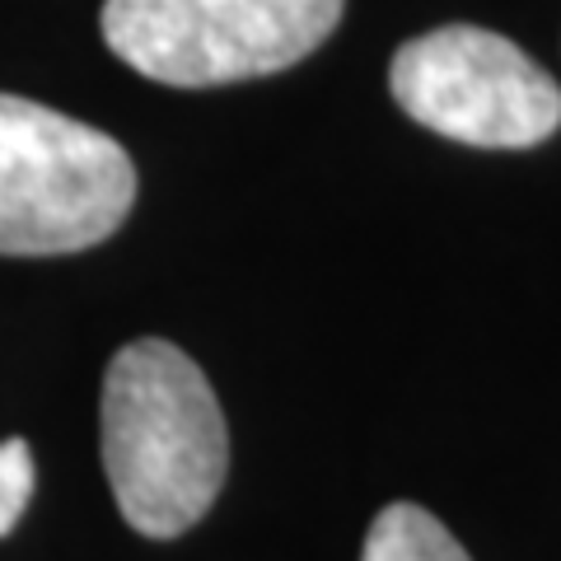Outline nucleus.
<instances>
[{
  "instance_id": "obj_3",
  "label": "nucleus",
  "mask_w": 561,
  "mask_h": 561,
  "mask_svg": "<svg viewBox=\"0 0 561 561\" xmlns=\"http://www.w3.org/2000/svg\"><path fill=\"white\" fill-rule=\"evenodd\" d=\"M346 0H103V43L136 76L210 90L276 76L328 43Z\"/></svg>"
},
{
  "instance_id": "obj_6",
  "label": "nucleus",
  "mask_w": 561,
  "mask_h": 561,
  "mask_svg": "<svg viewBox=\"0 0 561 561\" xmlns=\"http://www.w3.org/2000/svg\"><path fill=\"white\" fill-rule=\"evenodd\" d=\"M33 496V454L24 440L0 445V538H5Z\"/></svg>"
},
{
  "instance_id": "obj_4",
  "label": "nucleus",
  "mask_w": 561,
  "mask_h": 561,
  "mask_svg": "<svg viewBox=\"0 0 561 561\" xmlns=\"http://www.w3.org/2000/svg\"><path fill=\"white\" fill-rule=\"evenodd\" d=\"M398 108L478 150H529L561 127V90L529 51L472 24L402 43L389 66Z\"/></svg>"
},
{
  "instance_id": "obj_2",
  "label": "nucleus",
  "mask_w": 561,
  "mask_h": 561,
  "mask_svg": "<svg viewBox=\"0 0 561 561\" xmlns=\"http://www.w3.org/2000/svg\"><path fill=\"white\" fill-rule=\"evenodd\" d=\"M136 206V164L108 131L0 94V253L57 257L113 239Z\"/></svg>"
},
{
  "instance_id": "obj_5",
  "label": "nucleus",
  "mask_w": 561,
  "mask_h": 561,
  "mask_svg": "<svg viewBox=\"0 0 561 561\" xmlns=\"http://www.w3.org/2000/svg\"><path fill=\"white\" fill-rule=\"evenodd\" d=\"M360 561H472V557L431 511H421L412 501H393L375 515Z\"/></svg>"
},
{
  "instance_id": "obj_1",
  "label": "nucleus",
  "mask_w": 561,
  "mask_h": 561,
  "mask_svg": "<svg viewBox=\"0 0 561 561\" xmlns=\"http://www.w3.org/2000/svg\"><path fill=\"white\" fill-rule=\"evenodd\" d=\"M103 472L122 519L146 538L202 524L230 472V431L202 365L164 337H136L103 375Z\"/></svg>"
}]
</instances>
